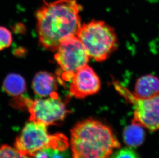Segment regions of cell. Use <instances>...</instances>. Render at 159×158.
Instances as JSON below:
<instances>
[{
  "instance_id": "obj_10",
  "label": "cell",
  "mask_w": 159,
  "mask_h": 158,
  "mask_svg": "<svg viewBox=\"0 0 159 158\" xmlns=\"http://www.w3.org/2000/svg\"><path fill=\"white\" fill-rule=\"evenodd\" d=\"M134 94L140 98H148L159 93V79L153 75L141 77L136 81Z\"/></svg>"
},
{
  "instance_id": "obj_6",
  "label": "cell",
  "mask_w": 159,
  "mask_h": 158,
  "mask_svg": "<svg viewBox=\"0 0 159 158\" xmlns=\"http://www.w3.org/2000/svg\"><path fill=\"white\" fill-rule=\"evenodd\" d=\"M113 84L119 94L134 106L132 123L150 131L159 129V93L148 98H140L119 82H113Z\"/></svg>"
},
{
  "instance_id": "obj_13",
  "label": "cell",
  "mask_w": 159,
  "mask_h": 158,
  "mask_svg": "<svg viewBox=\"0 0 159 158\" xmlns=\"http://www.w3.org/2000/svg\"><path fill=\"white\" fill-rule=\"evenodd\" d=\"M34 158H70L67 151H59L53 148H46L39 151Z\"/></svg>"
},
{
  "instance_id": "obj_7",
  "label": "cell",
  "mask_w": 159,
  "mask_h": 158,
  "mask_svg": "<svg viewBox=\"0 0 159 158\" xmlns=\"http://www.w3.org/2000/svg\"><path fill=\"white\" fill-rule=\"evenodd\" d=\"M56 51L54 58L62 72V78L66 81H71L78 69L87 65L90 58L77 36L65 39Z\"/></svg>"
},
{
  "instance_id": "obj_12",
  "label": "cell",
  "mask_w": 159,
  "mask_h": 158,
  "mask_svg": "<svg viewBox=\"0 0 159 158\" xmlns=\"http://www.w3.org/2000/svg\"><path fill=\"white\" fill-rule=\"evenodd\" d=\"M143 127L132 124L124 130V141L130 147H135L142 144L145 140V133Z\"/></svg>"
},
{
  "instance_id": "obj_1",
  "label": "cell",
  "mask_w": 159,
  "mask_h": 158,
  "mask_svg": "<svg viewBox=\"0 0 159 158\" xmlns=\"http://www.w3.org/2000/svg\"><path fill=\"white\" fill-rule=\"evenodd\" d=\"M81 6L76 0H57L45 3L36 13L39 42L48 50L56 51L65 39L76 36L81 27Z\"/></svg>"
},
{
  "instance_id": "obj_3",
  "label": "cell",
  "mask_w": 159,
  "mask_h": 158,
  "mask_svg": "<svg viewBox=\"0 0 159 158\" xmlns=\"http://www.w3.org/2000/svg\"><path fill=\"white\" fill-rule=\"evenodd\" d=\"M90 58L104 61L116 50L118 38L113 27L102 21L81 25L76 34Z\"/></svg>"
},
{
  "instance_id": "obj_11",
  "label": "cell",
  "mask_w": 159,
  "mask_h": 158,
  "mask_svg": "<svg viewBox=\"0 0 159 158\" xmlns=\"http://www.w3.org/2000/svg\"><path fill=\"white\" fill-rule=\"evenodd\" d=\"M3 89L8 95L18 97L26 91V85L24 78L16 73H11L5 78Z\"/></svg>"
},
{
  "instance_id": "obj_4",
  "label": "cell",
  "mask_w": 159,
  "mask_h": 158,
  "mask_svg": "<svg viewBox=\"0 0 159 158\" xmlns=\"http://www.w3.org/2000/svg\"><path fill=\"white\" fill-rule=\"evenodd\" d=\"M47 127L33 121L27 123L16 138V148L29 158H34L39 151L46 148L67 150L69 143L66 136L61 133L50 134Z\"/></svg>"
},
{
  "instance_id": "obj_5",
  "label": "cell",
  "mask_w": 159,
  "mask_h": 158,
  "mask_svg": "<svg viewBox=\"0 0 159 158\" xmlns=\"http://www.w3.org/2000/svg\"><path fill=\"white\" fill-rule=\"evenodd\" d=\"M17 102L18 107L25 106L30 113V121L39 123L44 125L57 124L65 119L69 111L66 104L57 94L46 99H36L32 100L22 98Z\"/></svg>"
},
{
  "instance_id": "obj_16",
  "label": "cell",
  "mask_w": 159,
  "mask_h": 158,
  "mask_svg": "<svg viewBox=\"0 0 159 158\" xmlns=\"http://www.w3.org/2000/svg\"><path fill=\"white\" fill-rule=\"evenodd\" d=\"M109 158H141L138 154L131 148L119 149L112 153Z\"/></svg>"
},
{
  "instance_id": "obj_9",
  "label": "cell",
  "mask_w": 159,
  "mask_h": 158,
  "mask_svg": "<svg viewBox=\"0 0 159 158\" xmlns=\"http://www.w3.org/2000/svg\"><path fill=\"white\" fill-rule=\"evenodd\" d=\"M32 85L35 94L39 97H48L56 94V78L54 75L48 72H38L34 78Z\"/></svg>"
},
{
  "instance_id": "obj_2",
  "label": "cell",
  "mask_w": 159,
  "mask_h": 158,
  "mask_svg": "<svg viewBox=\"0 0 159 158\" xmlns=\"http://www.w3.org/2000/svg\"><path fill=\"white\" fill-rule=\"evenodd\" d=\"M72 158H109L120 143L112 130L101 121L89 118L71 130Z\"/></svg>"
},
{
  "instance_id": "obj_8",
  "label": "cell",
  "mask_w": 159,
  "mask_h": 158,
  "mask_svg": "<svg viewBox=\"0 0 159 158\" xmlns=\"http://www.w3.org/2000/svg\"><path fill=\"white\" fill-rule=\"evenodd\" d=\"M101 86L99 77L87 64L74 75L70 85V93L76 98H85L98 93Z\"/></svg>"
},
{
  "instance_id": "obj_15",
  "label": "cell",
  "mask_w": 159,
  "mask_h": 158,
  "mask_svg": "<svg viewBox=\"0 0 159 158\" xmlns=\"http://www.w3.org/2000/svg\"><path fill=\"white\" fill-rule=\"evenodd\" d=\"M11 33L7 29L0 26V51L9 47L12 43Z\"/></svg>"
},
{
  "instance_id": "obj_14",
  "label": "cell",
  "mask_w": 159,
  "mask_h": 158,
  "mask_svg": "<svg viewBox=\"0 0 159 158\" xmlns=\"http://www.w3.org/2000/svg\"><path fill=\"white\" fill-rule=\"evenodd\" d=\"M0 158H29L21 155L16 148L7 145L0 146Z\"/></svg>"
}]
</instances>
